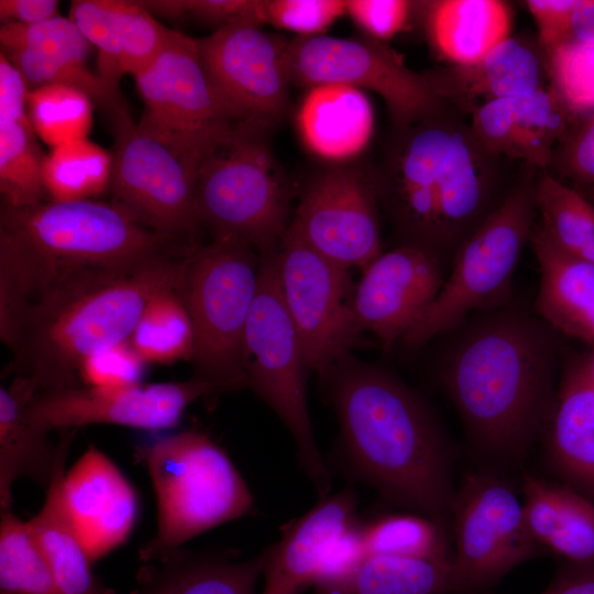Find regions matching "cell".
Returning <instances> with one entry per match:
<instances>
[{"mask_svg": "<svg viewBox=\"0 0 594 594\" xmlns=\"http://www.w3.org/2000/svg\"><path fill=\"white\" fill-rule=\"evenodd\" d=\"M454 594L488 590L520 563L546 550L530 535L522 503L494 473H468L454 493Z\"/></svg>", "mask_w": 594, "mask_h": 594, "instance_id": "obj_13", "label": "cell"}, {"mask_svg": "<svg viewBox=\"0 0 594 594\" xmlns=\"http://www.w3.org/2000/svg\"><path fill=\"white\" fill-rule=\"evenodd\" d=\"M218 393L215 386L196 376L120 388L76 386L36 394L26 414L47 432L91 424L160 430L175 427L196 399Z\"/></svg>", "mask_w": 594, "mask_h": 594, "instance_id": "obj_18", "label": "cell"}, {"mask_svg": "<svg viewBox=\"0 0 594 594\" xmlns=\"http://www.w3.org/2000/svg\"><path fill=\"white\" fill-rule=\"evenodd\" d=\"M112 164V153L88 139L53 147L43 168L48 200L96 199L110 187Z\"/></svg>", "mask_w": 594, "mask_h": 594, "instance_id": "obj_35", "label": "cell"}, {"mask_svg": "<svg viewBox=\"0 0 594 594\" xmlns=\"http://www.w3.org/2000/svg\"><path fill=\"white\" fill-rule=\"evenodd\" d=\"M145 365L128 339L107 345L85 359L79 367V378L87 387H128L141 384Z\"/></svg>", "mask_w": 594, "mask_h": 594, "instance_id": "obj_46", "label": "cell"}, {"mask_svg": "<svg viewBox=\"0 0 594 594\" xmlns=\"http://www.w3.org/2000/svg\"><path fill=\"white\" fill-rule=\"evenodd\" d=\"M373 127V110L364 91L343 85L310 88L297 113L305 146L333 162H346L361 153Z\"/></svg>", "mask_w": 594, "mask_h": 594, "instance_id": "obj_28", "label": "cell"}, {"mask_svg": "<svg viewBox=\"0 0 594 594\" xmlns=\"http://www.w3.org/2000/svg\"><path fill=\"white\" fill-rule=\"evenodd\" d=\"M36 389L30 380L15 376L10 386L0 387V508L9 510L12 486L18 479L50 486L61 459L67 454L76 429L62 430L57 446L48 432L28 417L26 407Z\"/></svg>", "mask_w": 594, "mask_h": 594, "instance_id": "obj_24", "label": "cell"}, {"mask_svg": "<svg viewBox=\"0 0 594 594\" xmlns=\"http://www.w3.org/2000/svg\"><path fill=\"white\" fill-rule=\"evenodd\" d=\"M416 6L407 0H349L346 14L364 36L387 44L408 28Z\"/></svg>", "mask_w": 594, "mask_h": 594, "instance_id": "obj_48", "label": "cell"}, {"mask_svg": "<svg viewBox=\"0 0 594 594\" xmlns=\"http://www.w3.org/2000/svg\"><path fill=\"white\" fill-rule=\"evenodd\" d=\"M63 497L73 526L94 563L129 537L136 520L134 488L95 446L65 473Z\"/></svg>", "mask_w": 594, "mask_h": 594, "instance_id": "obj_20", "label": "cell"}, {"mask_svg": "<svg viewBox=\"0 0 594 594\" xmlns=\"http://www.w3.org/2000/svg\"><path fill=\"white\" fill-rule=\"evenodd\" d=\"M23 74L30 89L63 85L86 92L95 102L109 113L110 119L127 113V106L121 95L114 94L86 63L44 56L30 51L2 52Z\"/></svg>", "mask_w": 594, "mask_h": 594, "instance_id": "obj_40", "label": "cell"}, {"mask_svg": "<svg viewBox=\"0 0 594 594\" xmlns=\"http://www.w3.org/2000/svg\"><path fill=\"white\" fill-rule=\"evenodd\" d=\"M122 68L133 77L163 51L169 29L161 24L141 1L116 0Z\"/></svg>", "mask_w": 594, "mask_h": 594, "instance_id": "obj_44", "label": "cell"}, {"mask_svg": "<svg viewBox=\"0 0 594 594\" xmlns=\"http://www.w3.org/2000/svg\"><path fill=\"white\" fill-rule=\"evenodd\" d=\"M380 207L375 170L341 163L310 182L288 229L334 264L363 270L382 253Z\"/></svg>", "mask_w": 594, "mask_h": 594, "instance_id": "obj_17", "label": "cell"}, {"mask_svg": "<svg viewBox=\"0 0 594 594\" xmlns=\"http://www.w3.org/2000/svg\"><path fill=\"white\" fill-rule=\"evenodd\" d=\"M85 38L97 48L98 75L117 95L124 75L116 15V0H76L69 16Z\"/></svg>", "mask_w": 594, "mask_h": 594, "instance_id": "obj_43", "label": "cell"}, {"mask_svg": "<svg viewBox=\"0 0 594 594\" xmlns=\"http://www.w3.org/2000/svg\"><path fill=\"white\" fill-rule=\"evenodd\" d=\"M95 102L84 91L63 85L30 90L28 114L34 133L47 145L88 139Z\"/></svg>", "mask_w": 594, "mask_h": 594, "instance_id": "obj_39", "label": "cell"}, {"mask_svg": "<svg viewBox=\"0 0 594 594\" xmlns=\"http://www.w3.org/2000/svg\"><path fill=\"white\" fill-rule=\"evenodd\" d=\"M284 67L290 85H343L377 94L386 103L395 130L405 129L447 103L425 74L417 73L387 44L364 35L295 36L287 41Z\"/></svg>", "mask_w": 594, "mask_h": 594, "instance_id": "obj_11", "label": "cell"}, {"mask_svg": "<svg viewBox=\"0 0 594 594\" xmlns=\"http://www.w3.org/2000/svg\"><path fill=\"white\" fill-rule=\"evenodd\" d=\"M57 15L55 0H0L1 23L34 24Z\"/></svg>", "mask_w": 594, "mask_h": 594, "instance_id": "obj_54", "label": "cell"}, {"mask_svg": "<svg viewBox=\"0 0 594 594\" xmlns=\"http://www.w3.org/2000/svg\"><path fill=\"white\" fill-rule=\"evenodd\" d=\"M485 311L460 326L441 380L475 448L518 461L542 436L554 403L556 331L520 311Z\"/></svg>", "mask_w": 594, "mask_h": 594, "instance_id": "obj_2", "label": "cell"}, {"mask_svg": "<svg viewBox=\"0 0 594 594\" xmlns=\"http://www.w3.org/2000/svg\"><path fill=\"white\" fill-rule=\"evenodd\" d=\"M539 224L565 253L594 264V205L579 190L544 173L535 184Z\"/></svg>", "mask_w": 594, "mask_h": 594, "instance_id": "obj_33", "label": "cell"}, {"mask_svg": "<svg viewBox=\"0 0 594 594\" xmlns=\"http://www.w3.org/2000/svg\"><path fill=\"white\" fill-rule=\"evenodd\" d=\"M549 89L580 120L594 112V43L564 42L543 50Z\"/></svg>", "mask_w": 594, "mask_h": 594, "instance_id": "obj_41", "label": "cell"}, {"mask_svg": "<svg viewBox=\"0 0 594 594\" xmlns=\"http://www.w3.org/2000/svg\"><path fill=\"white\" fill-rule=\"evenodd\" d=\"M576 121L549 87H542L490 102L480 114L477 132L492 155L548 168Z\"/></svg>", "mask_w": 594, "mask_h": 594, "instance_id": "obj_23", "label": "cell"}, {"mask_svg": "<svg viewBox=\"0 0 594 594\" xmlns=\"http://www.w3.org/2000/svg\"><path fill=\"white\" fill-rule=\"evenodd\" d=\"M344 14L343 0H262L263 22L296 36L322 35Z\"/></svg>", "mask_w": 594, "mask_h": 594, "instance_id": "obj_45", "label": "cell"}, {"mask_svg": "<svg viewBox=\"0 0 594 594\" xmlns=\"http://www.w3.org/2000/svg\"><path fill=\"white\" fill-rule=\"evenodd\" d=\"M168 240L97 199L1 207L0 334L14 338L30 304L77 275L174 254Z\"/></svg>", "mask_w": 594, "mask_h": 594, "instance_id": "obj_4", "label": "cell"}, {"mask_svg": "<svg viewBox=\"0 0 594 594\" xmlns=\"http://www.w3.org/2000/svg\"><path fill=\"white\" fill-rule=\"evenodd\" d=\"M542 594H594V561H564Z\"/></svg>", "mask_w": 594, "mask_h": 594, "instance_id": "obj_53", "label": "cell"}, {"mask_svg": "<svg viewBox=\"0 0 594 594\" xmlns=\"http://www.w3.org/2000/svg\"><path fill=\"white\" fill-rule=\"evenodd\" d=\"M258 265L253 248L223 239L189 250L180 261L174 289L193 324L194 376L219 393L248 388L244 336Z\"/></svg>", "mask_w": 594, "mask_h": 594, "instance_id": "obj_7", "label": "cell"}, {"mask_svg": "<svg viewBox=\"0 0 594 594\" xmlns=\"http://www.w3.org/2000/svg\"><path fill=\"white\" fill-rule=\"evenodd\" d=\"M579 191L594 205V186Z\"/></svg>", "mask_w": 594, "mask_h": 594, "instance_id": "obj_57", "label": "cell"}, {"mask_svg": "<svg viewBox=\"0 0 594 594\" xmlns=\"http://www.w3.org/2000/svg\"><path fill=\"white\" fill-rule=\"evenodd\" d=\"M157 501V530L140 550L147 563L221 524L252 515L254 497L229 455L207 435L185 430L138 448Z\"/></svg>", "mask_w": 594, "mask_h": 594, "instance_id": "obj_6", "label": "cell"}, {"mask_svg": "<svg viewBox=\"0 0 594 594\" xmlns=\"http://www.w3.org/2000/svg\"><path fill=\"white\" fill-rule=\"evenodd\" d=\"M267 548L253 558L235 560L224 551L182 548L147 562L139 572L133 594H255Z\"/></svg>", "mask_w": 594, "mask_h": 594, "instance_id": "obj_27", "label": "cell"}, {"mask_svg": "<svg viewBox=\"0 0 594 594\" xmlns=\"http://www.w3.org/2000/svg\"><path fill=\"white\" fill-rule=\"evenodd\" d=\"M444 279L442 256L427 248L402 244L382 252L362 270L353 290L359 330L391 349L432 304Z\"/></svg>", "mask_w": 594, "mask_h": 594, "instance_id": "obj_19", "label": "cell"}, {"mask_svg": "<svg viewBox=\"0 0 594 594\" xmlns=\"http://www.w3.org/2000/svg\"><path fill=\"white\" fill-rule=\"evenodd\" d=\"M565 42L594 43V0H576Z\"/></svg>", "mask_w": 594, "mask_h": 594, "instance_id": "obj_55", "label": "cell"}, {"mask_svg": "<svg viewBox=\"0 0 594 594\" xmlns=\"http://www.w3.org/2000/svg\"><path fill=\"white\" fill-rule=\"evenodd\" d=\"M111 121V202L173 244L191 238L198 227L195 191L201 162L142 131L129 112Z\"/></svg>", "mask_w": 594, "mask_h": 594, "instance_id": "obj_14", "label": "cell"}, {"mask_svg": "<svg viewBox=\"0 0 594 594\" xmlns=\"http://www.w3.org/2000/svg\"><path fill=\"white\" fill-rule=\"evenodd\" d=\"M462 110L446 105L400 130L375 169L380 205L404 239L442 256L488 216L494 162Z\"/></svg>", "mask_w": 594, "mask_h": 594, "instance_id": "obj_3", "label": "cell"}, {"mask_svg": "<svg viewBox=\"0 0 594 594\" xmlns=\"http://www.w3.org/2000/svg\"><path fill=\"white\" fill-rule=\"evenodd\" d=\"M187 18L217 30L237 25L261 26L262 0H187Z\"/></svg>", "mask_w": 594, "mask_h": 594, "instance_id": "obj_50", "label": "cell"}, {"mask_svg": "<svg viewBox=\"0 0 594 594\" xmlns=\"http://www.w3.org/2000/svg\"><path fill=\"white\" fill-rule=\"evenodd\" d=\"M576 0H528L541 51L565 42Z\"/></svg>", "mask_w": 594, "mask_h": 594, "instance_id": "obj_51", "label": "cell"}, {"mask_svg": "<svg viewBox=\"0 0 594 594\" xmlns=\"http://www.w3.org/2000/svg\"><path fill=\"white\" fill-rule=\"evenodd\" d=\"M277 248L260 253L257 289L244 336L248 388L286 426L295 441L299 465L321 498L330 494L331 476L309 417V369L283 299Z\"/></svg>", "mask_w": 594, "mask_h": 594, "instance_id": "obj_9", "label": "cell"}, {"mask_svg": "<svg viewBox=\"0 0 594 594\" xmlns=\"http://www.w3.org/2000/svg\"><path fill=\"white\" fill-rule=\"evenodd\" d=\"M367 558L362 525L359 522L337 535L327 546L314 587L342 579Z\"/></svg>", "mask_w": 594, "mask_h": 594, "instance_id": "obj_49", "label": "cell"}, {"mask_svg": "<svg viewBox=\"0 0 594 594\" xmlns=\"http://www.w3.org/2000/svg\"><path fill=\"white\" fill-rule=\"evenodd\" d=\"M182 256L87 272L30 304L10 371L36 394L79 385V367L96 351L128 340L150 299L174 287Z\"/></svg>", "mask_w": 594, "mask_h": 594, "instance_id": "obj_5", "label": "cell"}, {"mask_svg": "<svg viewBox=\"0 0 594 594\" xmlns=\"http://www.w3.org/2000/svg\"><path fill=\"white\" fill-rule=\"evenodd\" d=\"M367 557L453 560L448 531L420 514L386 515L362 526Z\"/></svg>", "mask_w": 594, "mask_h": 594, "instance_id": "obj_38", "label": "cell"}, {"mask_svg": "<svg viewBox=\"0 0 594 594\" xmlns=\"http://www.w3.org/2000/svg\"><path fill=\"white\" fill-rule=\"evenodd\" d=\"M524 515L532 538L564 561H594V504L562 484L522 477Z\"/></svg>", "mask_w": 594, "mask_h": 594, "instance_id": "obj_30", "label": "cell"}, {"mask_svg": "<svg viewBox=\"0 0 594 594\" xmlns=\"http://www.w3.org/2000/svg\"><path fill=\"white\" fill-rule=\"evenodd\" d=\"M31 128L0 121V193L2 207L24 208L47 201L44 183L46 155Z\"/></svg>", "mask_w": 594, "mask_h": 594, "instance_id": "obj_36", "label": "cell"}, {"mask_svg": "<svg viewBox=\"0 0 594 594\" xmlns=\"http://www.w3.org/2000/svg\"><path fill=\"white\" fill-rule=\"evenodd\" d=\"M356 506L355 493L344 488L282 526L279 540L267 547L261 594H301L315 586L328 543L358 522Z\"/></svg>", "mask_w": 594, "mask_h": 594, "instance_id": "obj_22", "label": "cell"}, {"mask_svg": "<svg viewBox=\"0 0 594 594\" xmlns=\"http://www.w3.org/2000/svg\"><path fill=\"white\" fill-rule=\"evenodd\" d=\"M536 210L530 182L519 185L493 209L457 250L438 296L400 342L418 349L462 326L471 312L498 308L509 293L522 246L530 239Z\"/></svg>", "mask_w": 594, "mask_h": 594, "instance_id": "obj_10", "label": "cell"}, {"mask_svg": "<svg viewBox=\"0 0 594 594\" xmlns=\"http://www.w3.org/2000/svg\"><path fill=\"white\" fill-rule=\"evenodd\" d=\"M129 341L146 364L193 360V324L174 287L163 289L150 299Z\"/></svg>", "mask_w": 594, "mask_h": 594, "instance_id": "obj_34", "label": "cell"}, {"mask_svg": "<svg viewBox=\"0 0 594 594\" xmlns=\"http://www.w3.org/2000/svg\"><path fill=\"white\" fill-rule=\"evenodd\" d=\"M541 66L535 51L510 36L476 62L440 66L424 74L443 102L471 113L480 99L484 103L542 88Z\"/></svg>", "mask_w": 594, "mask_h": 594, "instance_id": "obj_25", "label": "cell"}, {"mask_svg": "<svg viewBox=\"0 0 594 594\" xmlns=\"http://www.w3.org/2000/svg\"><path fill=\"white\" fill-rule=\"evenodd\" d=\"M66 457L58 463L42 508L28 525L65 594H117L94 574L92 562L66 510L63 497Z\"/></svg>", "mask_w": 594, "mask_h": 594, "instance_id": "obj_31", "label": "cell"}, {"mask_svg": "<svg viewBox=\"0 0 594 594\" xmlns=\"http://www.w3.org/2000/svg\"><path fill=\"white\" fill-rule=\"evenodd\" d=\"M0 593L65 594L28 521L18 518L10 509L1 512Z\"/></svg>", "mask_w": 594, "mask_h": 594, "instance_id": "obj_37", "label": "cell"}, {"mask_svg": "<svg viewBox=\"0 0 594 594\" xmlns=\"http://www.w3.org/2000/svg\"><path fill=\"white\" fill-rule=\"evenodd\" d=\"M530 242L541 274L536 299L540 319L594 349V264L562 251L539 223Z\"/></svg>", "mask_w": 594, "mask_h": 594, "instance_id": "obj_26", "label": "cell"}, {"mask_svg": "<svg viewBox=\"0 0 594 594\" xmlns=\"http://www.w3.org/2000/svg\"><path fill=\"white\" fill-rule=\"evenodd\" d=\"M315 594H454L453 560L370 556Z\"/></svg>", "mask_w": 594, "mask_h": 594, "instance_id": "obj_32", "label": "cell"}, {"mask_svg": "<svg viewBox=\"0 0 594 594\" xmlns=\"http://www.w3.org/2000/svg\"><path fill=\"white\" fill-rule=\"evenodd\" d=\"M268 131L235 127L200 163L195 213L212 239L263 253L275 249L290 221V186L268 144Z\"/></svg>", "mask_w": 594, "mask_h": 594, "instance_id": "obj_8", "label": "cell"}, {"mask_svg": "<svg viewBox=\"0 0 594 594\" xmlns=\"http://www.w3.org/2000/svg\"><path fill=\"white\" fill-rule=\"evenodd\" d=\"M588 356V360H590V363L594 370V349H592V351L587 354Z\"/></svg>", "mask_w": 594, "mask_h": 594, "instance_id": "obj_58", "label": "cell"}, {"mask_svg": "<svg viewBox=\"0 0 594 594\" xmlns=\"http://www.w3.org/2000/svg\"><path fill=\"white\" fill-rule=\"evenodd\" d=\"M553 165L578 190L594 186V112L572 125L554 152Z\"/></svg>", "mask_w": 594, "mask_h": 594, "instance_id": "obj_47", "label": "cell"}, {"mask_svg": "<svg viewBox=\"0 0 594 594\" xmlns=\"http://www.w3.org/2000/svg\"><path fill=\"white\" fill-rule=\"evenodd\" d=\"M2 52L30 51L48 57L86 63L90 43L69 18L61 15L34 24L1 23Z\"/></svg>", "mask_w": 594, "mask_h": 594, "instance_id": "obj_42", "label": "cell"}, {"mask_svg": "<svg viewBox=\"0 0 594 594\" xmlns=\"http://www.w3.org/2000/svg\"><path fill=\"white\" fill-rule=\"evenodd\" d=\"M283 299L309 370L323 380L349 354L359 330L351 307L349 270L287 229L278 248Z\"/></svg>", "mask_w": 594, "mask_h": 594, "instance_id": "obj_15", "label": "cell"}, {"mask_svg": "<svg viewBox=\"0 0 594 594\" xmlns=\"http://www.w3.org/2000/svg\"><path fill=\"white\" fill-rule=\"evenodd\" d=\"M431 48L448 65L479 61L510 37L512 10L499 0L419 2Z\"/></svg>", "mask_w": 594, "mask_h": 594, "instance_id": "obj_29", "label": "cell"}, {"mask_svg": "<svg viewBox=\"0 0 594 594\" xmlns=\"http://www.w3.org/2000/svg\"><path fill=\"white\" fill-rule=\"evenodd\" d=\"M30 86L18 67L0 54V121H10L32 129L28 114ZM33 130V129H32Z\"/></svg>", "mask_w": 594, "mask_h": 594, "instance_id": "obj_52", "label": "cell"}, {"mask_svg": "<svg viewBox=\"0 0 594 594\" xmlns=\"http://www.w3.org/2000/svg\"><path fill=\"white\" fill-rule=\"evenodd\" d=\"M322 382L351 473L449 532L454 453L422 398L387 370L350 355Z\"/></svg>", "mask_w": 594, "mask_h": 594, "instance_id": "obj_1", "label": "cell"}, {"mask_svg": "<svg viewBox=\"0 0 594 594\" xmlns=\"http://www.w3.org/2000/svg\"><path fill=\"white\" fill-rule=\"evenodd\" d=\"M141 3L155 16L179 21L187 18V0H150Z\"/></svg>", "mask_w": 594, "mask_h": 594, "instance_id": "obj_56", "label": "cell"}, {"mask_svg": "<svg viewBox=\"0 0 594 594\" xmlns=\"http://www.w3.org/2000/svg\"><path fill=\"white\" fill-rule=\"evenodd\" d=\"M541 437L560 483L594 504V370L587 354L565 361Z\"/></svg>", "mask_w": 594, "mask_h": 594, "instance_id": "obj_21", "label": "cell"}, {"mask_svg": "<svg viewBox=\"0 0 594 594\" xmlns=\"http://www.w3.org/2000/svg\"><path fill=\"white\" fill-rule=\"evenodd\" d=\"M134 80L144 105L138 127L184 156L201 162L235 128L215 95L196 38L169 29L161 54Z\"/></svg>", "mask_w": 594, "mask_h": 594, "instance_id": "obj_12", "label": "cell"}, {"mask_svg": "<svg viewBox=\"0 0 594 594\" xmlns=\"http://www.w3.org/2000/svg\"><path fill=\"white\" fill-rule=\"evenodd\" d=\"M215 95L234 127L271 132L290 108L284 67L287 41L254 24H237L197 40Z\"/></svg>", "mask_w": 594, "mask_h": 594, "instance_id": "obj_16", "label": "cell"}]
</instances>
